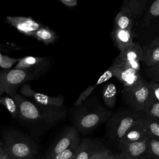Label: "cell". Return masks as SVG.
Returning a JSON list of instances; mask_svg holds the SVG:
<instances>
[{
    "mask_svg": "<svg viewBox=\"0 0 159 159\" xmlns=\"http://www.w3.org/2000/svg\"><path fill=\"white\" fill-rule=\"evenodd\" d=\"M27 159H36L35 158V157H32V158H27Z\"/></svg>",
    "mask_w": 159,
    "mask_h": 159,
    "instance_id": "cell-38",
    "label": "cell"
},
{
    "mask_svg": "<svg viewBox=\"0 0 159 159\" xmlns=\"http://www.w3.org/2000/svg\"><path fill=\"white\" fill-rule=\"evenodd\" d=\"M6 153V152L5 151L4 147V145L2 143V142L1 140H0V158L1 157H2Z\"/></svg>",
    "mask_w": 159,
    "mask_h": 159,
    "instance_id": "cell-33",
    "label": "cell"
},
{
    "mask_svg": "<svg viewBox=\"0 0 159 159\" xmlns=\"http://www.w3.org/2000/svg\"><path fill=\"white\" fill-rule=\"evenodd\" d=\"M117 159H121L120 158V157H119V154H118V156H117Z\"/></svg>",
    "mask_w": 159,
    "mask_h": 159,
    "instance_id": "cell-39",
    "label": "cell"
},
{
    "mask_svg": "<svg viewBox=\"0 0 159 159\" xmlns=\"http://www.w3.org/2000/svg\"><path fill=\"white\" fill-rule=\"evenodd\" d=\"M141 61L147 66L159 63V38L155 37L150 43L142 47Z\"/></svg>",
    "mask_w": 159,
    "mask_h": 159,
    "instance_id": "cell-15",
    "label": "cell"
},
{
    "mask_svg": "<svg viewBox=\"0 0 159 159\" xmlns=\"http://www.w3.org/2000/svg\"><path fill=\"white\" fill-rule=\"evenodd\" d=\"M6 20L19 32L27 36H33L34 33L42 26V24L31 17L20 16H7Z\"/></svg>",
    "mask_w": 159,
    "mask_h": 159,
    "instance_id": "cell-10",
    "label": "cell"
},
{
    "mask_svg": "<svg viewBox=\"0 0 159 159\" xmlns=\"http://www.w3.org/2000/svg\"><path fill=\"white\" fill-rule=\"evenodd\" d=\"M143 117L136 120L119 142L131 143L146 140L148 136L143 127Z\"/></svg>",
    "mask_w": 159,
    "mask_h": 159,
    "instance_id": "cell-14",
    "label": "cell"
},
{
    "mask_svg": "<svg viewBox=\"0 0 159 159\" xmlns=\"http://www.w3.org/2000/svg\"><path fill=\"white\" fill-rule=\"evenodd\" d=\"M78 145L79 143L75 144L71 147L70 148L48 159H70L74 156H75L77 152Z\"/></svg>",
    "mask_w": 159,
    "mask_h": 159,
    "instance_id": "cell-27",
    "label": "cell"
},
{
    "mask_svg": "<svg viewBox=\"0 0 159 159\" xmlns=\"http://www.w3.org/2000/svg\"><path fill=\"white\" fill-rule=\"evenodd\" d=\"M122 99L136 111L143 112L146 106L152 101L149 83L143 80L132 88H124L122 92Z\"/></svg>",
    "mask_w": 159,
    "mask_h": 159,
    "instance_id": "cell-6",
    "label": "cell"
},
{
    "mask_svg": "<svg viewBox=\"0 0 159 159\" xmlns=\"http://www.w3.org/2000/svg\"><path fill=\"white\" fill-rule=\"evenodd\" d=\"M47 58L33 56H27L19 58L14 66L15 69L32 70L43 68L46 65Z\"/></svg>",
    "mask_w": 159,
    "mask_h": 159,
    "instance_id": "cell-19",
    "label": "cell"
},
{
    "mask_svg": "<svg viewBox=\"0 0 159 159\" xmlns=\"http://www.w3.org/2000/svg\"><path fill=\"white\" fill-rule=\"evenodd\" d=\"M75 156H74L73 157H72V158H70V159H75Z\"/></svg>",
    "mask_w": 159,
    "mask_h": 159,
    "instance_id": "cell-40",
    "label": "cell"
},
{
    "mask_svg": "<svg viewBox=\"0 0 159 159\" xmlns=\"http://www.w3.org/2000/svg\"><path fill=\"white\" fill-rule=\"evenodd\" d=\"M147 75L151 78L152 81L158 82L159 81V63L153 66H147L146 70Z\"/></svg>",
    "mask_w": 159,
    "mask_h": 159,
    "instance_id": "cell-29",
    "label": "cell"
},
{
    "mask_svg": "<svg viewBox=\"0 0 159 159\" xmlns=\"http://www.w3.org/2000/svg\"><path fill=\"white\" fill-rule=\"evenodd\" d=\"M134 37L132 29H113L111 32V37L114 45L120 51L131 45L134 43Z\"/></svg>",
    "mask_w": 159,
    "mask_h": 159,
    "instance_id": "cell-16",
    "label": "cell"
},
{
    "mask_svg": "<svg viewBox=\"0 0 159 159\" xmlns=\"http://www.w3.org/2000/svg\"><path fill=\"white\" fill-rule=\"evenodd\" d=\"M159 16V0L154 1L150 5L148 10L142 20V26L146 27L150 24L151 21Z\"/></svg>",
    "mask_w": 159,
    "mask_h": 159,
    "instance_id": "cell-24",
    "label": "cell"
},
{
    "mask_svg": "<svg viewBox=\"0 0 159 159\" xmlns=\"http://www.w3.org/2000/svg\"><path fill=\"white\" fill-rule=\"evenodd\" d=\"M5 151L12 159H27L34 157L37 147L32 139L16 129H7L2 136Z\"/></svg>",
    "mask_w": 159,
    "mask_h": 159,
    "instance_id": "cell-3",
    "label": "cell"
},
{
    "mask_svg": "<svg viewBox=\"0 0 159 159\" xmlns=\"http://www.w3.org/2000/svg\"><path fill=\"white\" fill-rule=\"evenodd\" d=\"M114 76L124 85V88H132L140 83L143 79L139 72L132 69L118 57L111 66Z\"/></svg>",
    "mask_w": 159,
    "mask_h": 159,
    "instance_id": "cell-7",
    "label": "cell"
},
{
    "mask_svg": "<svg viewBox=\"0 0 159 159\" xmlns=\"http://www.w3.org/2000/svg\"><path fill=\"white\" fill-rule=\"evenodd\" d=\"M143 112L147 117L159 120V102L152 101L145 108Z\"/></svg>",
    "mask_w": 159,
    "mask_h": 159,
    "instance_id": "cell-26",
    "label": "cell"
},
{
    "mask_svg": "<svg viewBox=\"0 0 159 159\" xmlns=\"http://www.w3.org/2000/svg\"><path fill=\"white\" fill-rule=\"evenodd\" d=\"M143 117L142 112L132 109H122L112 114L107 122V132L109 137L118 143L134 122Z\"/></svg>",
    "mask_w": 159,
    "mask_h": 159,
    "instance_id": "cell-4",
    "label": "cell"
},
{
    "mask_svg": "<svg viewBox=\"0 0 159 159\" xmlns=\"http://www.w3.org/2000/svg\"><path fill=\"white\" fill-rule=\"evenodd\" d=\"M143 127L148 137L159 139L158 120L145 117L143 120Z\"/></svg>",
    "mask_w": 159,
    "mask_h": 159,
    "instance_id": "cell-22",
    "label": "cell"
},
{
    "mask_svg": "<svg viewBox=\"0 0 159 159\" xmlns=\"http://www.w3.org/2000/svg\"><path fill=\"white\" fill-rule=\"evenodd\" d=\"M111 153L109 149L102 146L99 150L94 152L89 159H105Z\"/></svg>",
    "mask_w": 159,
    "mask_h": 159,
    "instance_id": "cell-30",
    "label": "cell"
},
{
    "mask_svg": "<svg viewBox=\"0 0 159 159\" xmlns=\"http://www.w3.org/2000/svg\"><path fill=\"white\" fill-rule=\"evenodd\" d=\"M45 70L43 67L32 70L13 68L0 71V86L8 95L16 93V89L19 86L39 77Z\"/></svg>",
    "mask_w": 159,
    "mask_h": 159,
    "instance_id": "cell-5",
    "label": "cell"
},
{
    "mask_svg": "<svg viewBox=\"0 0 159 159\" xmlns=\"http://www.w3.org/2000/svg\"><path fill=\"white\" fill-rule=\"evenodd\" d=\"M112 76H114L113 71L112 68L110 67L108 70H107L98 80V81L94 84L93 86H88L85 90H84L78 96L76 101L73 104V107H76L81 105L83 102H84L89 96L91 93L94 91V89L99 84L105 83L109 79H111Z\"/></svg>",
    "mask_w": 159,
    "mask_h": 159,
    "instance_id": "cell-18",
    "label": "cell"
},
{
    "mask_svg": "<svg viewBox=\"0 0 159 159\" xmlns=\"http://www.w3.org/2000/svg\"><path fill=\"white\" fill-rule=\"evenodd\" d=\"M146 142L147 159H159V139L148 137Z\"/></svg>",
    "mask_w": 159,
    "mask_h": 159,
    "instance_id": "cell-23",
    "label": "cell"
},
{
    "mask_svg": "<svg viewBox=\"0 0 159 159\" xmlns=\"http://www.w3.org/2000/svg\"><path fill=\"white\" fill-rule=\"evenodd\" d=\"M63 5L68 7H74L78 5L77 0H60V1Z\"/></svg>",
    "mask_w": 159,
    "mask_h": 159,
    "instance_id": "cell-32",
    "label": "cell"
},
{
    "mask_svg": "<svg viewBox=\"0 0 159 159\" xmlns=\"http://www.w3.org/2000/svg\"><path fill=\"white\" fill-rule=\"evenodd\" d=\"M102 146L98 141L84 139L80 140L75 159H89Z\"/></svg>",
    "mask_w": 159,
    "mask_h": 159,
    "instance_id": "cell-17",
    "label": "cell"
},
{
    "mask_svg": "<svg viewBox=\"0 0 159 159\" xmlns=\"http://www.w3.org/2000/svg\"><path fill=\"white\" fill-rule=\"evenodd\" d=\"M119 157H120V158H121V159H132V158H128V157H125V156H124V155H121V154H119Z\"/></svg>",
    "mask_w": 159,
    "mask_h": 159,
    "instance_id": "cell-36",
    "label": "cell"
},
{
    "mask_svg": "<svg viewBox=\"0 0 159 159\" xmlns=\"http://www.w3.org/2000/svg\"><path fill=\"white\" fill-rule=\"evenodd\" d=\"M147 0H124L119 12L134 23L135 20L144 10Z\"/></svg>",
    "mask_w": 159,
    "mask_h": 159,
    "instance_id": "cell-13",
    "label": "cell"
},
{
    "mask_svg": "<svg viewBox=\"0 0 159 159\" xmlns=\"http://www.w3.org/2000/svg\"><path fill=\"white\" fill-rule=\"evenodd\" d=\"M146 140L131 143L119 142L120 154L132 159H147Z\"/></svg>",
    "mask_w": 159,
    "mask_h": 159,
    "instance_id": "cell-11",
    "label": "cell"
},
{
    "mask_svg": "<svg viewBox=\"0 0 159 159\" xmlns=\"http://www.w3.org/2000/svg\"><path fill=\"white\" fill-rule=\"evenodd\" d=\"M117 89L114 84L112 83H106L103 87L102 89V98L105 104L113 108L116 102Z\"/></svg>",
    "mask_w": 159,
    "mask_h": 159,
    "instance_id": "cell-21",
    "label": "cell"
},
{
    "mask_svg": "<svg viewBox=\"0 0 159 159\" xmlns=\"http://www.w3.org/2000/svg\"><path fill=\"white\" fill-rule=\"evenodd\" d=\"M118 156V154H114L111 153L107 157H106L105 159H117Z\"/></svg>",
    "mask_w": 159,
    "mask_h": 159,
    "instance_id": "cell-34",
    "label": "cell"
},
{
    "mask_svg": "<svg viewBox=\"0 0 159 159\" xmlns=\"http://www.w3.org/2000/svg\"><path fill=\"white\" fill-rule=\"evenodd\" d=\"M71 119L75 129L88 133L107 121L112 112L104 108L96 96L88 98L78 107L71 109Z\"/></svg>",
    "mask_w": 159,
    "mask_h": 159,
    "instance_id": "cell-2",
    "label": "cell"
},
{
    "mask_svg": "<svg viewBox=\"0 0 159 159\" xmlns=\"http://www.w3.org/2000/svg\"><path fill=\"white\" fill-rule=\"evenodd\" d=\"M1 103L9 112L14 118L18 116V107L15 100L9 96H6L0 98Z\"/></svg>",
    "mask_w": 159,
    "mask_h": 159,
    "instance_id": "cell-25",
    "label": "cell"
},
{
    "mask_svg": "<svg viewBox=\"0 0 159 159\" xmlns=\"http://www.w3.org/2000/svg\"><path fill=\"white\" fill-rule=\"evenodd\" d=\"M19 60V58H12L0 53V67L4 70H9L14 65L16 64Z\"/></svg>",
    "mask_w": 159,
    "mask_h": 159,
    "instance_id": "cell-28",
    "label": "cell"
},
{
    "mask_svg": "<svg viewBox=\"0 0 159 159\" xmlns=\"http://www.w3.org/2000/svg\"><path fill=\"white\" fill-rule=\"evenodd\" d=\"M17 103V118L30 127L39 130L51 128L63 120L67 114L66 107H54L38 104L17 94L9 95Z\"/></svg>",
    "mask_w": 159,
    "mask_h": 159,
    "instance_id": "cell-1",
    "label": "cell"
},
{
    "mask_svg": "<svg viewBox=\"0 0 159 159\" xmlns=\"http://www.w3.org/2000/svg\"><path fill=\"white\" fill-rule=\"evenodd\" d=\"M0 159H12L8 154L6 153L2 157H1Z\"/></svg>",
    "mask_w": 159,
    "mask_h": 159,
    "instance_id": "cell-35",
    "label": "cell"
},
{
    "mask_svg": "<svg viewBox=\"0 0 159 159\" xmlns=\"http://www.w3.org/2000/svg\"><path fill=\"white\" fill-rule=\"evenodd\" d=\"M4 93V89L0 86V98H1V96Z\"/></svg>",
    "mask_w": 159,
    "mask_h": 159,
    "instance_id": "cell-37",
    "label": "cell"
},
{
    "mask_svg": "<svg viewBox=\"0 0 159 159\" xmlns=\"http://www.w3.org/2000/svg\"><path fill=\"white\" fill-rule=\"evenodd\" d=\"M80 139L78 130L75 127H67L63 131L58 139L48 150L45 155V159H48L70 148L73 145L80 143Z\"/></svg>",
    "mask_w": 159,
    "mask_h": 159,
    "instance_id": "cell-8",
    "label": "cell"
},
{
    "mask_svg": "<svg viewBox=\"0 0 159 159\" xmlns=\"http://www.w3.org/2000/svg\"><path fill=\"white\" fill-rule=\"evenodd\" d=\"M32 37L36 40L43 42L46 45L53 43L59 38L58 35L54 30L49 27L43 25L34 33Z\"/></svg>",
    "mask_w": 159,
    "mask_h": 159,
    "instance_id": "cell-20",
    "label": "cell"
},
{
    "mask_svg": "<svg viewBox=\"0 0 159 159\" xmlns=\"http://www.w3.org/2000/svg\"><path fill=\"white\" fill-rule=\"evenodd\" d=\"M20 92L22 96L31 98L34 102L38 104L54 107H64V98L62 95L52 97L35 92L28 83H25L21 86Z\"/></svg>",
    "mask_w": 159,
    "mask_h": 159,
    "instance_id": "cell-9",
    "label": "cell"
},
{
    "mask_svg": "<svg viewBox=\"0 0 159 159\" xmlns=\"http://www.w3.org/2000/svg\"><path fill=\"white\" fill-rule=\"evenodd\" d=\"M149 89L151 98L153 100L159 102V84L154 81L149 83Z\"/></svg>",
    "mask_w": 159,
    "mask_h": 159,
    "instance_id": "cell-31",
    "label": "cell"
},
{
    "mask_svg": "<svg viewBox=\"0 0 159 159\" xmlns=\"http://www.w3.org/2000/svg\"><path fill=\"white\" fill-rule=\"evenodd\" d=\"M0 103H1V99H0Z\"/></svg>",
    "mask_w": 159,
    "mask_h": 159,
    "instance_id": "cell-41",
    "label": "cell"
},
{
    "mask_svg": "<svg viewBox=\"0 0 159 159\" xmlns=\"http://www.w3.org/2000/svg\"><path fill=\"white\" fill-rule=\"evenodd\" d=\"M122 61L128 64L132 69L140 72L142 60V47L137 42L120 51L117 56Z\"/></svg>",
    "mask_w": 159,
    "mask_h": 159,
    "instance_id": "cell-12",
    "label": "cell"
}]
</instances>
